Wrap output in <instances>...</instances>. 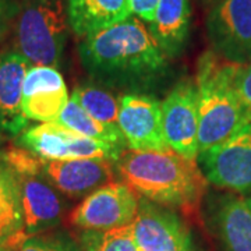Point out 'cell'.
<instances>
[{
  "label": "cell",
  "mask_w": 251,
  "mask_h": 251,
  "mask_svg": "<svg viewBox=\"0 0 251 251\" xmlns=\"http://www.w3.org/2000/svg\"><path fill=\"white\" fill-rule=\"evenodd\" d=\"M78 52L84 69L98 82L137 94L152 90L169 74V57L134 16L82 38Z\"/></svg>",
  "instance_id": "6da1fadb"
},
{
  "label": "cell",
  "mask_w": 251,
  "mask_h": 251,
  "mask_svg": "<svg viewBox=\"0 0 251 251\" xmlns=\"http://www.w3.org/2000/svg\"><path fill=\"white\" fill-rule=\"evenodd\" d=\"M115 166L137 194L165 208L197 209L208 186L197 161L172 150L165 152L127 150Z\"/></svg>",
  "instance_id": "7a4b0ae2"
},
{
  "label": "cell",
  "mask_w": 251,
  "mask_h": 251,
  "mask_svg": "<svg viewBox=\"0 0 251 251\" xmlns=\"http://www.w3.org/2000/svg\"><path fill=\"white\" fill-rule=\"evenodd\" d=\"M242 64L225 60L212 49L198 60L197 81L200 152L226 141L249 123L236 91V77Z\"/></svg>",
  "instance_id": "3957f363"
},
{
  "label": "cell",
  "mask_w": 251,
  "mask_h": 251,
  "mask_svg": "<svg viewBox=\"0 0 251 251\" xmlns=\"http://www.w3.org/2000/svg\"><path fill=\"white\" fill-rule=\"evenodd\" d=\"M69 27L66 0H21L16 16L18 52L31 64L57 67Z\"/></svg>",
  "instance_id": "277c9868"
},
{
  "label": "cell",
  "mask_w": 251,
  "mask_h": 251,
  "mask_svg": "<svg viewBox=\"0 0 251 251\" xmlns=\"http://www.w3.org/2000/svg\"><path fill=\"white\" fill-rule=\"evenodd\" d=\"M140 196L125 181H109L84 198L70 215L81 230H112L134 222Z\"/></svg>",
  "instance_id": "5b68a950"
},
{
  "label": "cell",
  "mask_w": 251,
  "mask_h": 251,
  "mask_svg": "<svg viewBox=\"0 0 251 251\" xmlns=\"http://www.w3.org/2000/svg\"><path fill=\"white\" fill-rule=\"evenodd\" d=\"M20 143L29 152L46 161H64L80 158H108L116 162L125 151L95 141L56 122L41 123L25 128Z\"/></svg>",
  "instance_id": "8992f818"
},
{
  "label": "cell",
  "mask_w": 251,
  "mask_h": 251,
  "mask_svg": "<svg viewBox=\"0 0 251 251\" xmlns=\"http://www.w3.org/2000/svg\"><path fill=\"white\" fill-rule=\"evenodd\" d=\"M208 183L234 193L251 190V122L226 141L198 153Z\"/></svg>",
  "instance_id": "52a82bcc"
},
{
  "label": "cell",
  "mask_w": 251,
  "mask_h": 251,
  "mask_svg": "<svg viewBox=\"0 0 251 251\" xmlns=\"http://www.w3.org/2000/svg\"><path fill=\"white\" fill-rule=\"evenodd\" d=\"M206 32L212 50L237 64L251 62V0H225L209 10Z\"/></svg>",
  "instance_id": "ba28073f"
},
{
  "label": "cell",
  "mask_w": 251,
  "mask_h": 251,
  "mask_svg": "<svg viewBox=\"0 0 251 251\" xmlns=\"http://www.w3.org/2000/svg\"><path fill=\"white\" fill-rule=\"evenodd\" d=\"M162 125L166 143L172 151L197 161L200 153L197 87L191 81H181L173 87L162 102Z\"/></svg>",
  "instance_id": "9c48e42d"
},
{
  "label": "cell",
  "mask_w": 251,
  "mask_h": 251,
  "mask_svg": "<svg viewBox=\"0 0 251 251\" xmlns=\"http://www.w3.org/2000/svg\"><path fill=\"white\" fill-rule=\"evenodd\" d=\"M117 125L126 145L133 151H171L163 134L162 103L148 94H125Z\"/></svg>",
  "instance_id": "30bf717a"
},
{
  "label": "cell",
  "mask_w": 251,
  "mask_h": 251,
  "mask_svg": "<svg viewBox=\"0 0 251 251\" xmlns=\"http://www.w3.org/2000/svg\"><path fill=\"white\" fill-rule=\"evenodd\" d=\"M133 229L140 251H190L193 247L191 236L177 215L148 200H140Z\"/></svg>",
  "instance_id": "8fae6325"
},
{
  "label": "cell",
  "mask_w": 251,
  "mask_h": 251,
  "mask_svg": "<svg viewBox=\"0 0 251 251\" xmlns=\"http://www.w3.org/2000/svg\"><path fill=\"white\" fill-rule=\"evenodd\" d=\"M41 172L11 173L17 183L23 230L28 236L44 233L54 227L60 224L64 214L59 193L45 177H39Z\"/></svg>",
  "instance_id": "7c38bea8"
},
{
  "label": "cell",
  "mask_w": 251,
  "mask_h": 251,
  "mask_svg": "<svg viewBox=\"0 0 251 251\" xmlns=\"http://www.w3.org/2000/svg\"><path fill=\"white\" fill-rule=\"evenodd\" d=\"M108 158H80L64 161L42 159V175L66 197H87L113 180V165Z\"/></svg>",
  "instance_id": "4fadbf2b"
},
{
  "label": "cell",
  "mask_w": 251,
  "mask_h": 251,
  "mask_svg": "<svg viewBox=\"0 0 251 251\" xmlns=\"http://www.w3.org/2000/svg\"><path fill=\"white\" fill-rule=\"evenodd\" d=\"M69 99L66 82L56 67L32 64L28 69L23 85V112L28 120L56 122Z\"/></svg>",
  "instance_id": "5bb4252c"
},
{
  "label": "cell",
  "mask_w": 251,
  "mask_h": 251,
  "mask_svg": "<svg viewBox=\"0 0 251 251\" xmlns=\"http://www.w3.org/2000/svg\"><path fill=\"white\" fill-rule=\"evenodd\" d=\"M208 222L224 251H251V208L236 194L212 198Z\"/></svg>",
  "instance_id": "9a60e30c"
},
{
  "label": "cell",
  "mask_w": 251,
  "mask_h": 251,
  "mask_svg": "<svg viewBox=\"0 0 251 251\" xmlns=\"http://www.w3.org/2000/svg\"><path fill=\"white\" fill-rule=\"evenodd\" d=\"M31 63L16 50L0 53V128L21 134L28 126L23 112V85Z\"/></svg>",
  "instance_id": "2e32d148"
},
{
  "label": "cell",
  "mask_w": 251,
  "mask_h": 251,
  "mask_svg": "<svg viewBox=\"0 0 251 251\" xmlns=\"http://www.w3.org/2000/svg\"><path fill=\"white\" fill-rule=\"evenodd\" d=\"M148 28L168 57L179 56L187 45L191 28L190 0H159Z\"/></svg>",
  "instance_id": "e0dca14e"
},
{
  "label": "cell",
  "mask_w": 251,
  "mask_h": 251,
  "mask_svg": "<svg viewBox=\"0 0 251 251\" xmlns=\"http://www.w3.org/2000/svg\"><path fill=\"white\" fill-rule=\"evenodd\" d=\"M70 28L80 38L112 27L133 13L128 0H67Z\"/></svg>",
  "instance_id": "ac0fdd59"
},
{
  "label": "cell",
  "mask_w": 251,
  "mask_h": 251,
  "mask_svg": "<svg viewBox=\"0 0 251 251\" xmlns=\"http://www.w3.org/2000/svg\"><path fill=\"white\" fill-rule=\"evenodd\" d=\"M56 123L72 128L74 131L92 138L95 141L115 147L120 151H126L125 137L122 134L117 126H109L98 122L97 119L90 116L80 105L70 97L69 102L63 108L62 113L59 115Z\"/></svg>",
  "instance_id": "d6986e66"
},
{
  "label": "cell",
  "mask_w": 251,
  "mask_h": 251,
  "mask_svg": "<svg viewBox=\"0 0 251 251\" xmlns=\"http://www.w3.org/2000/svg\"><path fill=\"white\" fill-rule=\"evenodd\" d=\"M72 98L90 116L105 125L117 126L120 100L110 91L94 84H82L75 87Z\"/></svg>",
  "instance_id": "ffe728a7"
},
{
  "label": "cell",
  "mask_w": 251,
  "mask_h": 251,
  "mask_svg": "<svg viewBox=\"0 0 251 251\" xmlns=\"http://www.w3.org/2000/svg\"><path fill=\"white\" fill-rule=\"evenodd\" d=\"M17 183L11 173L0 175V243L24 239Z\"/></svg>",
  "instance_id": "44dd1931"
},
{
  "label": "cell",
  "mask_w": 251,
  "mask_h": 251,
  "mask_svg": "<svg viewBox=\"0 0 251 251\" xmlns=\"http://www.w3.org/2000/svg\"><path fill=\"white\" fill-rule=\"evenodd\" d=\"M82 251H140L134 237L133 224L112 230H84L81 237Z\"/></svg>",
  "instance_id": "7402d4cb"
},
{
  "label": "cell",
  "mask_w": 251,
  "mask_h": 251,
  "mask_svg": "<svg viewBox=\"0 0 251 251\" xmlns=\"http://www.w3.org/2000/svg\"><path fill=\"white\" fill-rule=\"evenodd\" d=\"M18 251H82L64 233H38L23 239Z\"/></svg>",
  "instance_id": "603a6c76"
},
{
  "label": "cell",
  "mask_w": 251,
  "mask_h": 251,
  "mask_svg": "<svg viewBox=\"0 0 251 251\" xmlns=\"http://www.w3.org/2000/svg\"><path fill=\"white\" fill-rule=\"evenodd\" d=\"M236 91L247 119L251 122V62L240 66L236 77Z\"/></svg>",
  "instance_id": "cb8c5ba5"
},
{
  "label": "cell",
  "mask_w": 251,
  "mask_h": 251,
  "mask_svg": "<svg viewBox=\"0 0 251 251\" xmlns=\"http://www.w3.org/2000/svg\"><path fill=\"white\" fill-rule=\"evenodd\" d=\"M17 11L18 4L16 0H0V42H3L9 34Z\"/></svg>",
  "instance_id": "d4e9b609"
},
{
  "label": "cell",
  "mask_w": 251,
  "mask_h": 251,
  "mask_svg": "<svg viewBox=\"0 0 251 251\" xmlns=\"http://www.w3.org/2000/svg\"><path fill=\"white\" fill-rule=\"evenodd\" d=\"M128 4L135 17L151 24L155 17V11L159 4V0H128Z\"/></svg>",
  "instance_id": "484cf974"
},
{
  "label": "cell",
  "mask_w": 251,
  "mask_h": 251,
  "mask_svg": "<svg viewBox=\"0 0 251 251\" xmlns=\"http://www.w3.org/2000/svg\"><path fill=\"white\" fill-rule=\"evenodd\" d=\"M23 239H17V240H11V242L0 243V251H13L14 250V246L21 244Z\"/></svg>",
  "instance_id": "4316f807"
},
{
  "label": "cell",
  "mask_w": 251,
  "mask_h": 251,
  "mask_svg": "<svg viewBox=\"0 0 251 251\" xmlns=\"http://www.w3.org/2000/svg\"><path fill=\"white\" fill-rule=\"evenodd\" d=\"M204 1V4L208 6L209 9H212V7H215L216 4H219V3H222L225 0H202Z\"/></svg>",
  "instance_id": "83f0119b"
},
{
  "label": "cell",
  "mask_w": 251,
  "mask_h": 251,
  "mask_svg": "<svg viewBox=\"0 0 251 251\" xmlns=\"http://www.w3.org/2000/svg\"><path fill=\"white\" fill-rule=\"evenodd\" d=\"M190 251H197V250H196V249H194V246H193V247L190 249Z\"/></svg>",
  "instance_id": "f1b7e54d"
},
{
  "label": "cell",
  "mask_w": 251,
  "mask_h": 251,
  "mask_svg": "<svg viewBox=\"0 0 251 251\" xmlns=\"http://www.w3.org/2000/svg\"><path fill=\"white\" fill-rule=\"evenodd\" d=\"M247 202H249V205H250V208H251V198L249 200V201H247Z\"/></svg>",
  "instance_id": "f546056e"
}]
</instances>
